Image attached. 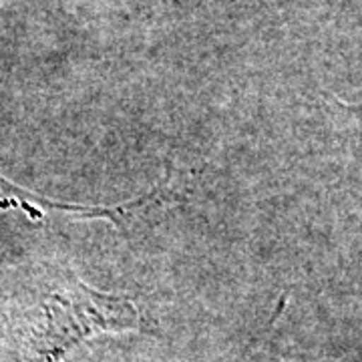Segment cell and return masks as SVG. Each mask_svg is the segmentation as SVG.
I'll use <instances>...</instances> for the list:
<instances>
[{
    "instance_id": "7a4b0ae2",
    "label": "cell",
    "mask_w": 362,
    "mask_h": 362,
    "mask_svg": "<svg viewBox=\"0 0 362 362\" xmlns=\"http://www.w3.org/2000/svg\"><path fill=\"white\" fill-rule=\"evenodd\" d=\"M14 194H18V189H14V187H11L8 183L0 181V204H6V202H16V195Z\"/></svg>"
},
{
    "instance_id": "6da1fadb",
    "label": "cell",
    "mask_w": 362,
    "mask_h": 362,
    "mask_svg": "<svg viewBox=\"0 0 362 362\" xmlns=\"http://www.w3.org/2000/svg\"><path fill=\"white\" fill-rule=\"evenodd\" d=\"M143 326L127 296L99 292L75 276H49L6 324L2 362H63L87 338Z\"/></svg>"
}]
</instances>
